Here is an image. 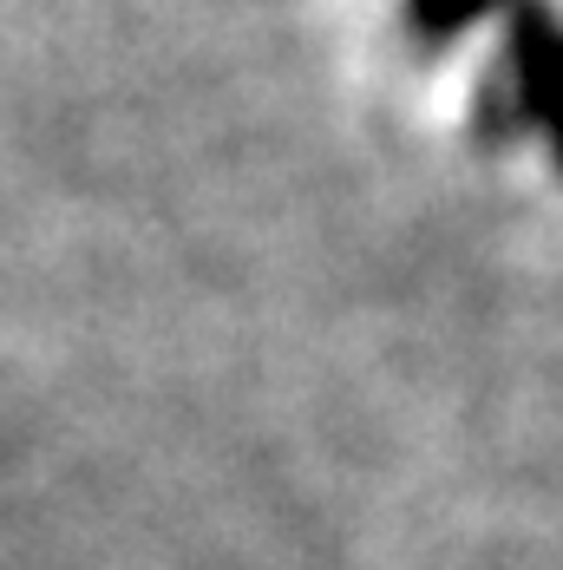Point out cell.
<instances>
[{
	"label": "cell",
	"instance_id": "6da1fadb",
	"mask_svg": "<svg viewBox=\"0 0 563 570\" xmlns=\"http://www.w3.org/2000/svg\"><path fill=\"white\" fill-rule=\"evenodd\" d=\"M511 72H517V106L563 158V20L551 7H524L511 20Z\"/></svg>",
	"mask_w": 563,
	"mask_h": 570
},
{
	"label": "cell",
	"instance_id": "7a4b0ae2",
	"mask_svg": "<svg viewBox=\"0 0 563 570\" xmlns=\"http://www.w3.org/2000/svg\"><path fill=\"white\" fill-rule=\"evenodd\" d=\"M498 0H413V27H426L433 40H452L465 27H478Z\"/></svg>",
	"mask_w": 563,
	"mask_h": 570
}]
</instances>
